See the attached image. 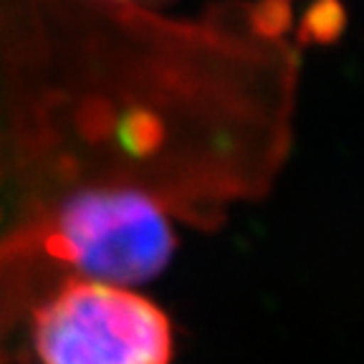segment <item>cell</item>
<instances>
[{"instance_id":"1","label":"cell","mask_w":364,"mask_h":364,"mask_svg":"<svg viewBox=\"0 0 364 364\" xmlns=\"http://www.w3.org/2000/svg\"><path fill=\"white\" fill-rule=\"evenodd\" d=\"M301 51L284 0L190 18L0 0V349L63 281H152L175 223L261 200L294 144Z\"/></svg>"},{"instance_id":"2","label":"cell","mask_w":364,"mask_h":364,"mask_svg":"<svg viewBox=\"0 0 364 364\" xmlns=\"http://www.w3.org/2000/svg\"><path fill=\"white\" fill-rule=\"evenodd\" d=\"M38 364H170L172 324L129 286L68 279L31 311Z\"/></svg>"},{"instance_id":"3","label":"cell","mask_w":364,"mask_h":364,"mask_svg":"<svg viewBox=\"0 0 364 364\" xmlns=\"http://www.w3.org/2000/svg\"><path fill=\"white\" fill-rule=\"evenodd\" d=\"M124 6L139 8V11H152V13H162V8H167L175 0H119Z\"/></svg>"}]
</instances>
